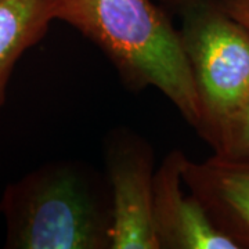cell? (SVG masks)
<instances>
[{"label":"cell","mask_w":249,"mask_h":249,"mask_svg":"<svg viewBox=\"0 0 249 249\" xmlns=\"http://www.w3.org/2000/svg\"><path fill=\"white\" fill-rule=\"evenodd\" d=\"M54 19L98 46L130 90L154 86L188 124L201 109L181 39L165 10L151 0H49Z\"/></svg>","instance_id":"obj_1"},{"label":"cell","mask_w":249,"mask_h":249,"mask_svg":"<svg viewBox=\"0 0 249 249\" xmlns=\"http://www.w3.org/2000/svg\"><path fill=\"white\" fill-rule=\"evenodd\" d=\"M6 248L111 249L108 180L78 162H53L10 184L0 201Z\"/></svg>","instance_id":"obj_2"},{"label":"cell","mask_w":249,"mask_h":249,"mask_svg":"<svg viewBox=\"0 0 249 249\" xmlns=\"http://www.w3.org/2000/svg\"><path fill=\"white\" fill-rule=\"evenodd\" d=\"M178 35L201 109L198 134L249 100V31L220 0H187L176 9Z\"/></svg>","instance_id":"obj_3"},{"label":"cell","mask_w":249,"mask_h":249,"mask_svg":"<svg viewBox=\"0 0 249 249\" xmlns=\"http://www.w3.org/2000/svg\"><path fill=\"white\" fill-rule=\"evenodd\" d=\"M112 198L111 249H160L152 224L154 151L140 134L118 129L106 142Z\"/></svg>","instance_id":"obj_4"},{"label":"cell","mask_w":249,"mask_h":249,"mask_svg":"<svg viewBox=\"0 0 249 249\" xmlns=\"http://www.w3.org/2000/svg\"><path fill=\"white\" fill-rule=\"evenodd\" d=\"M186 154L170 151L155 169L152 224L160 249H238L191 193H183Z\"/></svg>","instance_id":"obj_5"},{"label":"cell","mask_w":249,"mask_h":249,"mask_svg":"<svg viewBox=\"0 0 249 249\" xmlns=\"http://www.w3.org/2000/svg\"><path fill=\"white\" fill-rule=\"evenodd\" d=\"M183 184L238 249H249V160L214 154L204 162L187 158Z\"/></svg>","instance_id":"obj_6"},{"label":"cell","mask_w":249,"mask_h":249,"mask_svg":"<svg viewBox=\"0 0 249 249\" xmlns=\"http://www.w3.org/2000/svg\"><path fill=\"white\" fill-rule=\"evenodd\" d=\"M53 19L49 0H0V108L14 65L46 35Z\"/></svg>","instance_id":"obj_7"},{"label":"cell","mask_w":249,"mask_h":249,"mask_svg":"<svg viewBox=\"0 0 249 249\" xmlns=\"http://www.w3.org/2000/svg\"><path fill=\"white\" fill-rule=\"evenodd\" d=\"M199 136L213 148L214 155L249 160V100Z\"/></svg>","instance_id":"obj_8"},{"label":"cell","mask_w":249,"mask_h":249,"mask_svg":"<svg viewBox=\"0 0 249 249\" xmlns=\"http://www.w3.org/2000/svg\"><path fill=\"white\" fill-rule=\"evenodd\" d=\"M224 10L249 31V0H220Z\"/></svg>","instance_id":"obj_9"},{"label":"cell","mask_w":249,"mask_h":249,"mask_svg":"<svg viewBox=\"0 0 249 249\" xmlns=\"http://www.w3.org/2000/svg\"><path fill=\"white\" fill-rule=\"evenodd\" d=\"M165 3H168L169 6H172L173 9L176 10L178 7V6H181L184 1H187V0H163Z\"/></svg>","instance_id":"obj_10"}]
</instances>
